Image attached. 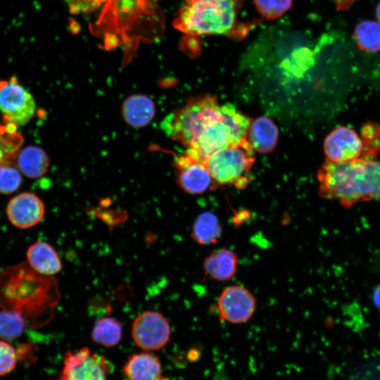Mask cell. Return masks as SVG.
Returning <instances> with one entry per match:
<instances>
[{
	"label": "cell",
	"instance_id": "cell-1",
	"mask_svg": "<svg viewBox=\"0 0 380 380\" xmlns=\"http://www.w3.org/2000/svg\"><path fill=\"white\" fill-rule=\"evenodd\" d=\"M98 20L91 27L103 39L105 48L124 45L127 64L141 41L151 42L160 37L164 18L157 0H106Z\"/></svg>",
	"mask_w": 380,
	"mask_h": 380
},
{
	"label": "cell",
	"instance_id": "cell-2",
	"mask_svg": "<svg viewBox=\"0 0 380 380\" xmlns=\"http://www.w3.org/2000/svg\"><path fill=\"white\" fill-rule=\"evenodd\" d=\"M319 194L350 208L380 198V160L358 158L343 163L327 160L317 172Z\"/></svg>",
	"mask_w": 380,
	"mask_h": 380
},
{
	"label": "cell",
	"instance_id": "cell-3",
	"mask_svg": "<svg viewBox=\"0 0 380 380\" xmlns=\"http://www.w3.org/2000/svg\"><path fill=\"white\" fill-rule=\"evenodd\" d=\"M242 0H185L173 26L186 34L217 35L234 32Z\"/></svg>",
	"mask_w": 380,
	"mask_h": 380
},
{
	"label": "cell",
	"instance_id": "cell-4",
	"mask_svg": "<svg viewBox=\"0 0 380 380\" xmlns=\"http://www.w3.org/2000/svg\"><path fill=\"white\" fill-rule=\"evenodd\" d=\"M222 113L215 95L203 94L189 99L181 108L168 114L160 127L172 140L189 148Z\"/></svg>",
	"mask_w": 380,
	"mask_h": 380
},
{
	"label": "cell",
	"instance_id": "cell-5",
	"mask_svg": "<svg viewBox=\"0 0 380 380\" xmlns=\"http://www.w3.org/2000/svg\"><path fill=\"white\" fill-rule=\"evenodd\" d=\"M251 120L230 103L222 105V113L187 148L196 158L206 163L213 153L235 145L247 137Z\"/></svg>",
	"mask_w": 380,
	"mask_h": 380
},
{
	"label": "cell",
	"instance_id": "cell-6",
	"mask_svg": "<svg viewBox=\"0 0 380 380\" xmlns=\"http://www.w3.org/2000/svg\"><path fill=\"white\" fill-rule=\"evenodd\" d=\"M254 149L248 138L213 153L206 165L218 184H233L244 188L248 182L249 172L255 160Z\"/></svg>",
	"mask_w": 380,
	"mask_h": 380
},
{
	"label": "cell",
	"instance_id": "cell-7",
	"mask_svg": "<svg viewBox=\"0 0 380 380\" xmlns=\"http://www.w3.org/2000/svg\"><path fill=\"white\" fill-rule=\"evenodd\" d=\"M36 103L32 95L13 76L0 81V112L2 121L23 126L35 115Z\"/></svg>",
	"mask_w": 380,
	"mask_h": 380
},
{
	"label": "cell",
	"instance_id": "cell-8",
	"mask_svg": "<svg viewBox=\"0 0 380 380\" xmlns=\"http://www.w3.org/2000/svg\"><path fill=\"white\" fill-rule=\"evenodd\" d=\"M112 369L105 357L84 347L65 354L58 380H107Z\"/></svg>",
	"mask_w": 380,
	"mask_h": 380
},
{
	"label": "cell",
	"instance_id": "cell-9",
	"mask_svg": "<svg viewBox=\"0 0 380 380\" xmlns=\"http://www.w3.org/2000/svg\"><path fill=\"white\" fill-rule=\"evenodd\" d=\"M131 332L139 348L145 351H151L163 348L169 342L171 329L162 313L146 310L135 317Z\"/></svg>",
	"mask_w": 380,
	"mask_h": 380
},
{
	"label": "cell",
	"instance_id": "cell-10",
	"mask_svg": "<svg viewBox=\"0 0 380 380\" xmlns=\"http://www.w3.org/2000/svg\"><path fill=\"white\" fill-rule=\"evenodd\" d=\"M254 296L246 287L232 285L225 288L217 300V309L221 319L232 324L248 322L255 311Z\"/></svg>",
	"mask_w": 380,
	"mask_h": 380
},
{
	"label": "cell",
	"instance_id": "cell-11",
	"mask_svg": "<svg viewBox=\"0 0 380 380\" xmlns=\"http://www.w3.org/2000/svg\"><path fill=\"white\" fill-rule=\"evenodd\" d=\"M178 186L191 194H200L211 189L214 179L206 163L196 158L189 151L178 156L175 163Z\"/></svg>",
	"mask_w": 380,
	"mask_h": 380
},
{
	"label": "cell",
	"instance_id": "cell-12",
	"mask_svg": "<svg viewBox=\"0 0 380 380\" xmlns=\"http://www.w3.org/2000/svg\"><path fill=\"white\" fill-rule=\"evenodd\" d=\"M324 151L327 160L334 163L346 162L362 157L364 142L354 129L341 126L327 136Z\"/></svg>",
	"mask_w": 380,
	"mask_h": 380
},
{
	"label": "cell",
	"instance_id": "cell-13",
	"mask_svg": "<svg viewBox=\"0 0 380 380\" xmlns=\"http://www.w3.org/2000/svg\"><path fill=\"white\" fill-rule=\"evenodd\" d=\"M45 207L34 194L23 192L12 198L6 207V215L11 223L20 229L37 225L44 218Z\"/></svg>",
	"mask_w": 380,
	"mask_h": 380
},
{
	"label": "cell",
	"instance_id": "cell-14",
	"mask_svg": "<svg viewBox=\"0 0 380 380\" xmlns=\"http://www.w3.org/2000/svg\"><path fill=\"white\" fill-rule=\"evenodd\" d=\"M122 116L125 122L134 127L148 125L156 114L153 101L142 94H132L125 99L122 105Z\"/></svg>",
	"mask_w": 380,
	"mask_h": 380
},
{
	"label": "cell",
	"instance_id": "cell-15",
	"mask_svg": "<svg viewBox=\"0 0 380 380\" xmlns=\"http://www.w3.org/2000/svg\"><path fill=\"white\" fill-rule=\"evenodd\" d=\"M27 259L30 267L42 275L53 276L63 268L58 253L45 241L32 244L27 251Z\"/></svg>",
	"mask_w": 380,
	"mask_h": 380
},
{
	"label": "cell",
	"instance_id": "cell-16",
	"mask_svg": "<svg viewBox=\"0 0 380 380\" xmlns=\"http://www.w3.org/2000/svg\"><path fill=\"white\" fill-rule=\"evenodd\" d=\"M122 372L129 380H160L163 377L159 358L148 351L129 356Z\"/></svg>",
	"mask_w": 380,
	"mask_h": 380
},
{
	"label": "cell",
	"instance_id": "cell-17",
	"mask_svg": "<svg viewBox=\"0 0 380 380\" xmlns=\"http://www.w3.org/2000/svg\"><path fill=\"white\" fill-rule=\"evenodd\" d=\"M237 267L238 255L229 248H220L210 253L203 263L205 274L219 281H228L233 278Z\"/></svg>",
	"mask_w": 380,
	"mask_h": 380
},
{
	"label": "cell",
	"instance_id": "cell-18",
	"mask_svg": "<svg viewBox=\"0 0 380 380\" xmlns=\"http://www.w3.org/2000/svg\"><path fill=\"white\" fill-rule=\"evenodd\" d=\"M248 131V140L256 151L267 153L276 147L279 131L277 125L270 118H258L251 123Z\"/></svg>",
	"mask_w": 380,
	"mask_h": 380
},
{
	"label": "cell",
	"instance_id": "cell-19",
	"mask_svg": "<svg viewBox=\"0 0 380 380\" xmlns=\"http://www.w3.org/2000/svg\"><path fill=\"white\" fill-rule=\"evenodd\" d=\"M46 151L37 146H27L20 150L15 163L22 174L32 179L44 175L49 166Z\"/></svg>",
	"mask_w": 380,
	"mask_h": 380
},
{
	"label": "cell",
	"instance_id": "cell-20",
	"mask_svg": "<svg viewBox=\"0 0 380 380\" xmlns=\"http://www.w3.org/2000/svg\"><path fill=\"white\" fill-rule=\"evenodd\" d=\"M222 233V227L217 216L211 212H204L194 220L191 235L197 243L209 246L216 243Z\"/></svg>",
	"mask_w": 380,
	"mask_h": 380
},
{
	"label": "cell",
	"instance_id": "cell-21",
	"mask_svg": "<svg viewBox=\"0 0 380 380\" xmlns=\"http://www.w3.org/2000/svg\"><path fill=\"white\" fill-rule=\"evenodd\" d=\"M122 336V325L116 318L103 317L98 319L91 331L92 340L106 348L118 345Z\"/></svg>",
	"mask_w": 380,
	"mask_h": 380
},
{
	"label": "cell",
	"instance_id": "cell-22",
	"mask_svg": "<svg viewBox=\"0 0 380 380\" xmlns=\"http://www.w3.org/2000/svg\"><path fill=\"white\" fill-rule=\"evenodd\" d=\"M17 129L16 125L0 121V165L15 161L24 139Z\"/></svg>",
	"mask_w": 380,
	"mask_h": 380
},
{
	"label": "cell",
	"instance_id": "cell-23",
	"mask_svg": "<svg viewBox=\"0 0 380 380\" xmlns=\"http://www.w3.org/2000/svg\"><path fill=\"white\" fill-rule=\"evenodd\" d=\"M355 40L362 51L376 53L380 51V24L366 20L357 25L354 30Z\"/></svg>",
	"mask_w": 380,
	"mask_h": 380
},
{
	"label": "cell",
	"instance_id": "cell-24",
	"mask_svg": "<svg viewBox=\"0 0 380 380\" xmlns=\"http://www.w3.org/2000/svg\"><path fill=\"white\" fill-rule=\"evenodd\" d=\"M27 325V322L21 314L9 310L0 311L1 339L12 341L18 338Z\"/></svg>",
	"mask_w": 380,
	"mask_h": 380
},
{
	"label": "cell",
	"instance_id": "cell-25",
	"mask_svg": "<svg viewBox=\"0 0 380 380\" xmlns=\"http://www.w3.org/2000/svg\"><path fill=\"white\" fill-rule=\"evenodd\" d=\"M21 174L15 161L0 165V193L10 194L18 190L22 183Z\"/></svg>",
	"mask_w": 380,
	"mask_h": 380
},
{
	"label": "cell",
	"instance_id": "cell-26",
	"mask_svg": "<svg viewBox=\"0 0 380 380\" xmlns=\"http://www.w3.org/2000/svg\"><path fill=\"white\" fill-rule=\"evenodd\" d=\"M258 13L267 19H276L290 9L292 0H253Z\"/></svg>",
	"mask_w": 380,
	"mask_h": 380
},
{
	"label": "cell",
	"instance_id": "cell-27",
	"mask_svg": "<svg viewBox=\"0 0 380 380\" xmlns=\"http://www.w3.org/2000/svg\"><path fill=\"white\" fill-rule=\"evenodd\" d=\"M17 354L6 341L0 340V376L8 374L15 367Z\"/></svg>",
	"mask_w": 380,
	"mask_h": 380
},
{
	"label": "cell",
	"instance_id": "cell-28",
	"mask_svg": "<svg viewBox=\"0 0 380 380\" xmlns=\"http://www.w3.org/2000/svg\"><path fill=\"white\" fill-rule=\"evenodd\" d=\"M106 0H70V10L72 13L80 11H90L96 8Z\"/></svg>",
	"mask_w": 380,
	"mask_h": 380
},
{
	"label": "cell",
	"instance_id": "cell-29",
	"mask_svg": "<svg viewBox=\"0 0 380 380\" xmlns=\"http://www.w3.org/2000/svg\"><path fill=\"white\" fill-rule=\"evenodd\" d=\"M196 35L187 34L183 40V50L189 54L194 53V55L199 52L200 42L196 38Z\"/></svg>",
	"mask_w": 380,
	"mask_h": 380
},
{
	"label": "cell",
	"instance_id": "cell-30",
	"mask_svg": "<svg viewBox=\"0 0 380 380\" xmlns=\"http://www.w3.org/2000/svg\"><path fill=\"white\" fill-rule=\"evenodd\" d=\"M372 299L374 305L380 310V284L375 286L372 294Z\"/></svg>",
	"mask_w": 380,
	"mask_h": 380
},
{
	"label": "cell",
	"instance_id": "cell-31",
	"mask_svg": "<svg viewBox=\"0 0 380 380\" xmlns=\"http://www.w3.org/2000/svg\"><path fill=\"white\" fill-rule=\"evenodd\" d=\"M376 16L378 20V23L380 24V1L376 8Z\"/></svg>",
	"mask_w": 380,
	"mask_h": 380
},
{
	"label": "cell",
	"instance_id": "cell-32",
	"mask_svg": "<svg viewBox=\"0 0 380 380\" xmlns=\"http://www.w3.org/2000/svg\"><path fill=\"white\" fill-rule=\"evenodd\" d=\"M160 380H168V379L167 378L162 377V379Z\"/></svg>",
	"mask_w": 380,
	"mask_h": 380
}]
</instances>
